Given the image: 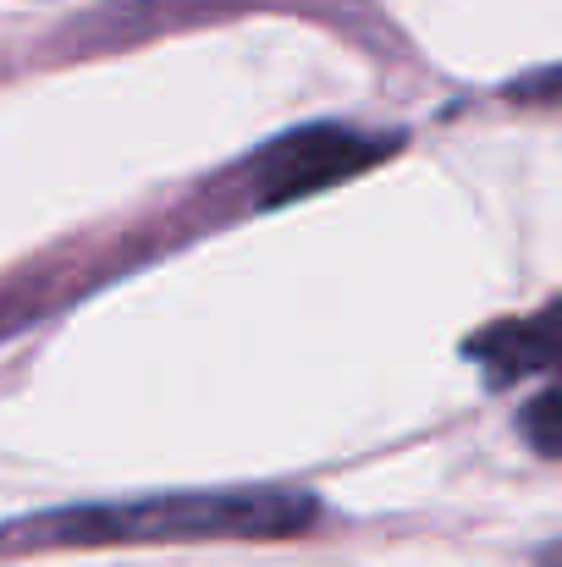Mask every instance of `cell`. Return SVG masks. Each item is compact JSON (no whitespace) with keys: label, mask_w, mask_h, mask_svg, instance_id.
<instances>
[{"label":"cell","mask_w":562,"mask_h":567,"mask_svg":"<svg viewBox=\"0 0 562 567\" xmlns=\"http://www.w3.org/2000/svg\"><path fill=\"white\" fill-rule=\"evenodd\" d=\"M315 496L282 485L172 491L133 502H89L33 513L0 529V551H89V546H166V540H276L315 524Z\"/></svg>","instance_id":"obj_1"},{"label":"cell","mask_w":562,"mask_h":567,"mask_svg":"<svg viewBox=\"0 0 562 567\" xmlns=\"http://www.w3.org/2000/svg\"><path fill=\"white\" fill-rule=\"evenodd\" d=\"M397 144H402L397 133H359L343 122H315V127H298V133L265 144L259 155H248L237 166V177H243L254 209H276L287 198H304V193H320L331 183L370 172Z\"/></svg>","instance_id":"obj_2"},{"label":"cell","mask_w":562,"mask_h":567,"mask_svg":"<svg viewBox=\"0 0 562 567\" xmlns=\"http://www.w3.org/2000/svg\"><path fill=\"white\" fill-rule=\"evenodd\" d=\"M469 359H480L486 375L497 380V385L558 375L562 370V298L558 303H546L541 315L502 320V326L469 337Z\"/></svg>","instance_id":"obj_3"},{"label":"cell","mask_w":562,"mask_h":567,"mask_svg":"<svg viewBox=\"0 0 562 567\" xmlns=\"http://www.w3.org/2000/svg\"><path fill=\"white\" fill-rule=\"evenodd\" d=\"M524 435H530L535 452L562 457V391H546V396L530 402V413H524Z\"/></svg>","instance_id":"obj_4"}]
</instances>
